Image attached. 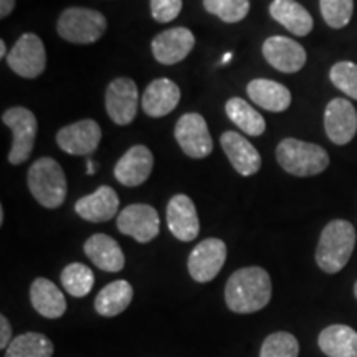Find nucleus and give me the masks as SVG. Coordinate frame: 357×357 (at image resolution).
Returning <instances> with one entry per match:
<instances>
[{
    "instance_id": "6",
    "label": "nucleus",
    "mask_w": 357,
    "mask_h": 357,
    "mask_svg": "<svg viewBox=\"0 0 357 357\" xmlns=\"http://www.w3.org/2000/svg\"><path fill=\"white\" fill-rule=\"evenodd\" d=\"M2 123L10 128L13 134V142L10 151H8V162L12 166H20L32 154L35 146V137H37V118L30 109L15 106L3 111Z\"/></svg>"
},
{
    "instance_id": "17",
    "label": "nucleus",
    "mask_w": 357,
    "mask_h": 357,
    "mask_svg": "<svg viewBox=\"0 0 357 357\" xmlns=\"http://www.w3.org/2000/svg\"><path fill=\"white\" fill-rule=\"evenodd\" d=\"M167 227L171 234L181 242H192L197 238L200 222L197 208L190 197L177 194L167 204Z\"/></svg>"
},
{
    "instance_id": "22",
    "label": "nucleus",
    "mask_w": 357,
    "mask_h": 357,
    "mask_svg": "<svg viewBox=\"0 0 357 357\" xmlns=\"http://www.w3.org/2000/svg\"><path fill=\"white\" fill-rule=\"evenodd\" d=\"M247 93L255 105L270 111V113H283L291 105V93L278 82L266 78L252 79L247 86Z\"/></svg>"
},
{
    "instance_id": "38",
    "label": "nucleus",
    "mask_w": 357,
    "mask_h": 357,
    "mask_svg": "<svg viewBox=\"0 0 357 357\" xmlns=\"http://www.w3.org/2000/svg\"><path fill=\"white\" fill-rule=\"evenodd\" d=\"M88 174L91 176V174H95V162L93 160H88Z\"/></svg>"
},
{
    "instance_id": "3",
    "label": "nucleus",
    "mask_w": 357,
    "mask_h": 357,
    "mask_svg": "<svg viewBox=\"0 0 357 357\" xmlns=\"http://www.w3.org/2000/svg\"><path fill=\"white\" fill-rule=\"evenodd\" d=\"M29 190L45 208H58L63 205L68 192L63 167L52 158H40L29 169Z\"/></svg>"
},
{
    "instance_id": "11",
    "label": "nucleus",
    "mask_w": 357,
    "mask_h": 357,
    "mask_svg": "<svg viewBox=\"0 0 357 357\" xmlns=\"http://www.w3.org/2000/svg\"><path fill=\"white\" fill-rule=\"evenodd\" d=\"M227 260V245L220 238H205L190 252L187 268L192 280L208 283L220 273Z\"/></svg>"
},
{
    "instance_id": "40",
    "label": "nucleus",
    "mask_w": 357,
    "mask_h": 357,
    "mask_svg": "<svg viewBox=\"0 0 357 357\" xmlns=\"http://www.w3.org/2000/svg\"><path fill=\"white\" fill-rule=\"evenodd\" d=\"M3 223V207H0V225Z\"/></svg>"
},
{
    "instance_id": "32",
    "label": "nucleus",
    "mask_w": 357,
    "mask_h": 357,
    "mask_svg": "<svg viewBox=\"0 0 357 357\" xmlns=\"http://www.w3.org/2000/svg\"><path fill=\"white\" fill-rule=\"evenodd\" d=\"M321 15L331 29H344L354 13V0H319Z\"/></svg>"
},
{
    "instance_id": "26",
    "label": "nucleus",
    "mask_w": 357,
    "mask_h": 357,
    "mask_svg": "<svg viewBox=\"0 0 357 357\" xmlns=\"http://www.w3.org/2000/svg\"><path fill=\"white\" fill-rule=\"evenodd\" d=\"M134 296L132 287L126 280H118L113 283L106 284L105 288L98 293L95 300V310L100 316L105 318H113V316L121 314L131 305Z\"/></svg>"
},
{
    "instance_id": "37",
    "label": "nucleus",
    "mask_w": 357,
    "mask_h": 357,
    "mask_svg": "<svg viewBox=\"0 0 357 357\" xmlns=\"http://www.w3.org/2000/svg\"><path fill=\"white\" fill-rule=\"evenodd\" d=\"M7 56H8L7 55V45L3 40H0V58H2V60H6Z\"/></svg>"
},
{
    "instance_id": "16",
    "label": "nucleus",
    "mask_w": 357,
    "mask_h": 357,
    "mask_svg": "<svg viewBox=\"0 0 357 357\" xmlns=\"http://www.w3.org/2000/svg\"><path fill=\"white\" fill-rule=\"evenodd\" d=\"M154 155L149 147L136 144L121 155L114 166V177L126 187L142 185L153 174Z\"/></svg>"
},
{
    "instance_id": "41",
    "label": "nucleus",
    "mask_w": 357,
    "mask_h": 357,
    "mask_svg": "<svg viewBox=\"0 0 357 357\" xmlns=\"http://www.w3.org/2000/svg\"><path fill=\"white\" fill-rule=\"evenodd\" d=\"M354 294H356V298H357V281H356V284H354Z\"/></svg>"
},
{
    "instance_id": "19",
    "label": "nucleus",
    "mask_w": 357,
    "mask_h": 357,
    "mask_svg": "<svg viewBox=\"0 0 357 357\" xmlns=\"http://www.w3.org/2000/svg\"><path fill=\"white\" fill-rule=\"evenodd\" d=\"M119 208V197L109 185H101L93 194L84 195L75 204V211L83 220L101 223L116 217Z\"/></svg>"
},
{
    "instance_id": "35",
    "label": "nucleus",
    "mask_w": 357,
    "mask_h": 357,
    "mask_svg": "<svg viewBox=\"0 0 357 357\" xmlns=\"http://www.w3.org/2000/svg\"><path fill=\"white\" fill-rule=\"evenodd\" d=\"M12 342V328L6 316H0V349H7Z\"/></svg>"
},
{
    "instance_id": "21",
    "label": "nucleus",
    "mask_w": 357,
    "mask_h": 357,
    "mask_svg": "<svg viewBox=\"0 0 357 357\" xmlns=\"http://www.w3.org/2000/svg\"><path fill=\"white\" fill-rule=\"evenodd\" d=\"M84 253L95 265L108 273H118L124 268V253L113 236L95 234L84 243Z\"/></svg>"
},
{
    "instance_id": "7",
    "label": "nucleus",
    "mask_w": 357,
    "mask_h": 357,
    "mask_svg": "<svg viewBox=\"0 0 357 357\" xmlns=\"http://www.w3.org/2000/svg\"><path fill=\"white\" fill-rule=\"evenodd\" d=\"M7 65L26 79H35L47 68V52L42 38L35 33H24L10 48Z\"/></svg>"
},
{
    "instance_id": "14",
    "label": "nucleus",
    "mask_w": 357,
    "mask_h": 357,
    "mask_svg": "<svg viewBox=\"0 0 357 357\" xmlns=\"http://www.w3.org/2000/svg\"><path fill=\"white\" fill-rule=\"evenodd\" d=\"M261 52L265 60L275 70L288 75L298 73L306 65L307 60L306 50L296 40L280 37V35L266 38L265 43H263Z\"/></svg>"
},
{
    "instance_id": "9",
    "label": "nucleus",
    "mask_w": 357,
    "mask_h": 357,
    "mask_svg": "<svg viewBox=\"0 0 357 357\" xmlns=\"http://www.w3.org/2000/svg\"><path fill=\"white\" fill-rule=\"evenodd\" d=\"M118 230L123 235L132 236L136 242H153L160 230V218L154 207L147 204H131L118 213Z\"/></svg>"
},
{
    "instance_id": "24",
    "label": "nucleus",
    "mask_w": 357,
    "mask_h": 357,
    "mask_svg": "<svg viewBox=\"0 0 357 357\" xmlns=\"http://www.w3.org/2000/svg\"><path fill=\"white\" fill-rule=\"evenodd\" d=\"M270 15L298 37H306L314 26L310 12L296 0H273L270 3Z\"/></svg>"
},
{
    "instance_id": "5",
    "label": "nucleus",
    "mask_w": 357,
    "mask_h": 357,
    "mask_svg": "<svg viewBox=\"0 0 357 357\" xmlns=\"http://www.w3.org/2000/svg\"><path fill=\"white\" fill-rule=\"evenodd\" d=\"M106 17L95 8L70 7L56 22V32L70 43L89 45L100 40L106 32Z\"/></svg>"
},
{
    "instance_id": "36",
    "label": "nucleus",
    "mask_w": 357,
    "mask_h": 357,
    "mask_svg": "<svg viewBox=\"0 0 357 357\" xmlns=\"http://www.w3.org/2000/svg\"><path fill=\"white\" fill-rule=\"evenodd\" d=\"M15 8V0H0V19H7Z\"/></svg>"
},
{
    "instance_id": "29",
    "label": "nucleus",
    "mask_w": 357,
    "mask_h": 357,
    "mask_svg": "<svg viewBox=\"0 0 357 357\" xmlns=\"http://www.w3.org/2000/svg\"><path fill=\"white\" fill-rule=\"evenodd\" d=\"M60 278L66 293L75 298L86 296L95 287V275H93L91 268L83 263H70L68 266L63 268Z\"/></svg>"
},
{
    "instance_id": "4",
    "label": "nucleus",
    "mask_w": 357,
    "mask_h": 357,
    "mask_svg": "<svg viewBox=\"0 0 357 357\" xmlns=\"http://www.w3.org/2000/svg\"><path fill=\"white\" fill-rule=\"evenodd\" d=\"M276 160L283 171L296 177L318 176L329 166V155L312 142L287 137L276 147Z\"/></svg>"
},
{
    "instance_id": "34",
    "label": "nucleus",
    "mask_w": 357,
    "mask_h": 357,
    "mask_svg": "<svg viewBox=\"0 0 357 357\" xmlns=\"http://www.w3.org/2000/svg\"><path fill=\"white\" fill-rule=\"evenodd\" d=\"M182 12V0H151V15L159 24L176 20Z\"/></svg>"
},
{
    "instance_id": "30",
    "label": "nucleus",
    "mask_w": 357,
    "mask_h": 357,
    "mask_svg": "<svg viewBox=\"0 0 357 357\" xmlns=\"http://www.w3.org/2000/svg\"><path fill=\"white\" fill-rule=\"evenodd\" d=\"M204 7L225 24H238L250 12L248 0H204Z\"/></svg>"
},
{
    "instance_id": "25",
    "label": "nucleus",
    "mask_w": 357,
    "mask_h": 357,
    "mask_svg": "<svg viewBox=\"0 0 357 357\" xmlns=\"http://www.w3.org/2000/svg\"><path fill=\"white\" fill-rule=\"evenodd\" d=\"M318 344L328 357H357V333L349 326H328L321 331Z\"/></svg>"
},
{
    "instance_id": "10",
    "label": "nucleus",
    "mask_w": 357,
    "mask_h": 357,
    "mask_svg": "<svg viewBox=\"0 0 357 357\" xmlns=\"http://www.w3.org/2000/svg\"><path fill=\"white\" fill-rule=\"evenodd\" d=\"M106 111L111 121L118 126H128L134 121L139 106V93L131 78H116L108 84L105 95Z\"/></svg>"
},
{
    "instance_id": "15",
    "label": "nucleus",
    "mask_w": 357,
    "mask_h": 357,
    "mask_svg": "<svg viewBox=\"0 0 357 357\" xmlns=\"http://www.w3.org/2000/svg\"><path fill=\"white\" fill-rule=\"evenodd\" d=\"M195 45V37L185 26H176L155 35L151 50L160 65H176L189 56Z\"/></svg>"
},
{
    "instance_id": "20",
    "label": "nucleus",
    "mask_w": 357,
    "mask_h": 357,
    "mask_svg": "<svg viewBox=\"0 0 357 357\" xmlns=\"http://www.w3.org/2000/svg\"><path fill=\"white\" fill-rule=\"evenodd\" d=\"M181 101V89L172 79L158 78L147 84L141 106L149 118H162L172 113Z\"/></svg>"
},
{
    "instance_id": "28",
    "label": "nucleus",
    "mask_w": 357,
    "mask_h": 357,
    "mask_svg": "<svg viewBox=\"0 0 357 357\" xmlns=\"http://www.w3.org/2000/svg\"><path fill=\"white\" fill-rule=\"evenodd\" d=\"M53 342L40 333H25L12 339L6 357H52Z\"/></svg>"
},
{
    "instance_id": "13",
    "label": "nucleus",
    "mask_w": 357,
    "mask_h": 357,
    "mask_svg": "<svg viewBox=\"0 0 357 357\" xmlns=\"http://www.w3.org/2000/svg\"><path fill=\"white\" fill-rule=\"evenodd\" d=\"M324 129L329 141L344 146L354 139L357 132V111L351 101L334 98L324 111Z\"/></svg>"
},
{
    "instance_id": "18",
    "label": "nucleus",
    "mask_w": 357,
    "mask_h": 357,
    "mask_svg": "<svg viewBox=\"0 0 357 357\" xmlns=\"http://www.w3.org/2000/svg\"><path fill=\"white\" fill-rule=\"evenodd\" d=\"M222 149L225 151L231 167L235 169L240 176L250 177L255 176L261 167V155L252 142L245 139L240 132L225 131L220 137Z\"/></svg>"
},
{
    "instance_id": "39",
    "label": "nucleus",
    "mask_w": 357,
    "mask_h": 357,
    "mask_svg": "<svg viewBox=\"0 0 357 357\" xmlns=\"http://www.w3.org/2000/svg\"><path fill=\"white\" fill-rule=\"evenodd\" d=\"M231 56H234V53H225L222 58V63H229V61L231 60Z\"/></svg>"
},
{
    "instance_id": "23",
    "label": "nucleus",
    "mask_w": 357,
    "mask_h": 357,
    "mask_svg": "<svg viewBox=\"0 0 357 357\" xmlns=\"http://www.w3.org/2000/svg\"><path fill=\"white\" fill-rule=\"evenodd\" d=\"M30 301L33 310L43 318H61L66 311L65 294L55 283L47 278H37L30 287Z\"/></svg>"
},
{
    "instance_id": "33",
    "label": "nucleus",
    "mask_w": 357,
    "mask_h": 357,
    "mask_svg": "<svg viewBox=\"0 0 357 357\" xmlns=\"http://www.w3.org/2000/svg\"><path fill=\"white\" fill-rule=\"evenodd\" d=\"M331 83L344 95L357 100V65L352 61H339L329 71Z\"/></svg>"
},
{
    "instance_id": "12",
    "label": "nucleus",
    "mask_w": 357,
    "mask_h": 357,
    "mask_svg": "<svg viewBox=\"0 0 357 357\" xmlns=\"http://www.w3.org/2000/svg\"><path fill=\"white\" fill-rule=\"evenodd\" d=\"M101 142V128L95 119L68 124L56 132V144L70 155H89Z\"/></svg>"
},
{
    "instance_id": "8",
    "label": "nucleus",
    "mask_w": 357,
    "mask_h": 357,
    "mask_svg": "<svg viewBox=\"0 0 357 357\" xmlns=\"http://www.w3.org/2000/svg\"><path fill=\"white\" fill-rule=\"evenodd\" d=\"M174 136L184 154L192 159H204L212 154L213 141L202 114H182L176 123Z\"/></svg>"
},
{
    "instance_id": "2",
    "label": "nucleus",
    "mask_w": 357,
    "mask_h": 357,
    "mask_svg": "<svg viewBox=\"0 0 357 357\" xmlns=\"http://www.w3.org/2000/svg\"><path fill=\"white\" fill-rule=\"evenodd\" d=\"M356 247V229L347 220H333L321 231L316 263L324 273H339L351 260Z\"/></svg>"
},
{
    "instance_id": "31",
    "label": "nucleus",
    "mask_w": 357,
    "mask_h": 357,
    "mask_svg": "<svg viewBox=\"0 0 357 357\" xmlns=\"http://www.w3.org/2000/svg\"><path fill=\"white\" fill-rule=\"evenodd\" d=\"M300 342L291 333H273L263 341L260 357H298Z\"/></svg>"
},
{
    "instance_id": "1",
    "label": "nucleus",
    "mask_w": 357,
    "mask_h": 357,
    "mask_svg": "<svg viewBox=\"0 0 357 357\" xmlns=\"http://www.w3.org/2000/svg\"><path fill=\"white\" fill-rule=\"evenodd\" d=\"M271 278L260 266L240 268L227 281L225 301L229 310L238 314H252L271 300Z\"/></svg>"
},
{
    "instance_id": "27",
    "label": "nucleus",
    "mask_w": 357,
    "mask_h": 357,
    "mask_svg": "<svg viewBox=\"0 0 357 357\" xmlns=\"http://www.w3.org/2000/svg\"><path fill=\"white\" fill-rule=\"evenodd\" d=\"M229 119L248 136H261L266 129L265 118L242 98H230L225 105Z\"/></svg>"
}]
</instances>
